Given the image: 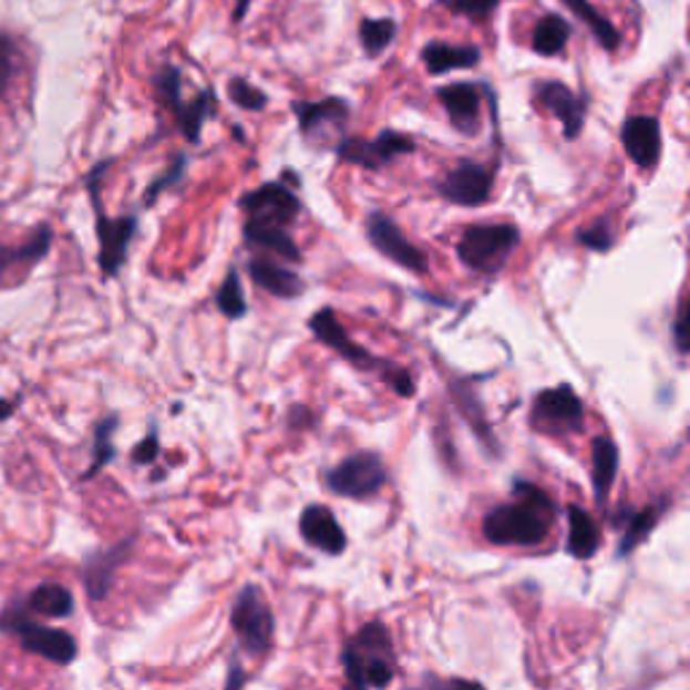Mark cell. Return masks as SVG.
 Returning <instances> with one entry per match:
<instances>
[{
    "label": "cell",
    "mask_w": 690,
    "mask_h": 690,
    "mask_svg": "<svg viewBox=\"0 0 690 690\" xmlns=\"http://www.w3.org/2000/svg\"><path fill=\"white\" fill-rule=\"evenodd\" d=\"M105 171H109V163L92 167L90 176H86V192H90L92 208H95L97 240H101V257H97V262H101L103 278H114V276H120L124 262H127V248H130V240L135 238L138 219H135V216H120V219H111V216L103 214L101 178Z\"/></svg>",
    "instance_id": "5"
},
{
    "label": "cell",
    "mask_w": 690,
    "mask_h": 690,
    "mask_svg": "<svg viewBox=\"0 0 690 690\" xmlns=\"http://www.w3.org/2000/svg\"><path fill=\"white\" fill-rule=\"evenodd\" d=\"M367 238H370V244L375 246L383 257L391 259L394 265H400L402 270L415 272V276H424L426 272L429 267L426 254L421 251L419 246L410 244L405 233L397 227V222L389 219L381 210H372V214L367 216Z\"/></svg>",
    "instance_id": "10"
},
{
    "label": "cell",
    "mask_w": 690,
    "mask_h": 690,
    "mask_svg": "<svg viewBox=\"0 0 690 690\" xmlns=\"http://www.w3.org/2000/svg\"><path fill=\"white\" fill-rule=\"evenodd\" d=\"M229 626H233L240 650L248 652V656H265L272 648L276 618H272V609L267 605L262 588L248 583L238 590L233 609H229Z\"/></svg>",
    "instance_id": "6"
},
{
    "label": "cell",
    "mask_w": 690,
    "mask_h": 690,
    "mask_svg": "<svg viewBox=\"0 0 690 690\" xmlns=\"http://www.w3.org/2000/svg\"><path fill=\"white\" fill-rule=\"evenodd\" d=\"M521 233L513 224H475L459 238V259L475 272H500L518 246Z\"/></svg>",
    "instance_id": "7"
},
{
    "label": "cell",
    "mask_w": 690,
    "mask_h": 690,
    "mask_svg": "<svg viewBox=\"0 0 690 690\" xmlns=\"http://www.w3.org/2000/svg\"><path fill=\"white\" fill-rule=\"evenodd\" d=\"M440 103L447 111V120L453 122V127L462 135H475L477 124H481V103L483 92L475 84H447L443 90H437Z\"/></svg>",
    "instance_id": "18"
},
{
    "label": "cell",
    "mask_w": 690,
    "mask_h": 690,
    "mask_svg": "<svg viewBox=\"0 0 690 690\" xmlns=\"http://www.w3.org/2000/svg\"><path fill=\"white\" fill-rule=\"evenodd\" d=\"M157 456H159V434H157V429H152V432H148L138 445H135L133 462L135 464H152Z\"/></svg>",
    "instance_id": "41"
},
{
    "label": "cell",
    "mask_w": 690,
    "mask_h": 690,
    "mask_svg": "<svg viewBox=\"0 0 690 690\" xmlns=\"http://www.w3.org/2000/svg\"><path fill=\"white\" fill-rule=\"evenodd\" d=\"M451 394H453V400H456L459 410H462V413H464V419L470 421V426L475 429L477 434H481L483 443L494 445V437H491L488 421H486V415H483V408H481V402H477L475 391H472L467 383L451 381Z\"/></svg>",
    "instance_id": "31"
},
{
    "label": "cell",
    "mask_w": 690,
    "mask_h": 690,
    "mask_svg": "<svg viewBox=\"0 0 690 690\" xmlns=\"http://www.w3.org/2000/svg\"><path fill=\"white\" fill-rule=\"evenodd\" d=\"M577 240H580V244L586 248H590V251L601 254V251H609V248H612L615 235H612V229H609V224L599 222V224H594V227L577 233Z\"/></svg>",
    "instance_id": "39"
},
{
    "label": "cell",
    "mask_w": 690,
    "mask_h": 690,
    "mask_svg": "<svg viewBox=\"0 0 690 690\" xmlns=\"http://www.w3.org/2000/svg\"><path fill=\"white\" fill-rule=\"evenodd\" d=\"M620 141H624L626 154L639 167H656L661 157V124L656 116H631L620 127Z\"/></svg>",
    "instance_id": "19"
},
{
    "label": "cell",
    "mask_w": 690,
    "mask_h": 690,
    "mask_svg": "<svg viewBox=\"0 0 690 690\" xmlns=\"http://www.w3.org/2000/svg\"><path fill=\"white\" fill-rule=\"evenodd\" d=\"M500 3L502 0H451V9H453V14H462V17H470V20L483 22L494 14Z\"/></svg>",
    "instance_id": "40"
},
{
    "label": "cell",
    "mask_w": 690,
    "mask_h": 690,
    "mask_svg": "<svg viewBox=\"0 0 690 690\" xmlns=\"http://www.w3.org/2000/svg\"><path fill=\"white\" fill-rule=\"evenodd\" d=\"M248 6H251V0H238V3H235V11H233V20L235 22H244Z\"/></svg>",
    "instance_id": "45"
},
{
    "label": "cell",
    "mask_w": 690,
    "mask_h": 690,
    "mask_svg": "<svg viewBox=\"0 0 690 690\" xmlns=\"http://www.w3.org/2000/svg\"><path fill=\"white\" fill-rule=\"evenodd\" d=\"M310 329H313L316 340L325 343L327 348H332L340 359H346L348 364L357 367L362 372H381L383 381L389 383L391 389L397 391L400 397H413L415 394V381L408 370L402 367L387 362V359L375 357L372 351H367L364 346H359L351 334L346 332L343 325L338 321L332 308H321L316 310L313 319H310Z\"/></svg>",
    "instance_id": "3"
},
{
    "label": "cell",
    "mask_w": 690,
    "mask_h": 690,
    "mask_svg": "<svg viewBox=\"0 0 690 690\" xmlns=\"http://www.w3.org/2000/svg\"><path fill=\"white\" fill-rule=\"evenodd\" d=\"M663 509H667V502H658V505L642 507L629 515V521H626V528H624V537H620V545H618V558L631 556V553L650 537L652 528H656L658 521H661Z\"/></svg>",
    "instance_id": "26"
},
{
    "label": "cell",
    "mask_w": 690,
    "mask_h": 690,
    "mask_svg": "<svg viewBox=\"0 0 690 690\" xmlns=\"http://www.w3.org/2000/svg\"><path fill=\"white\" fill-rule=\"evenodd\" d=\"M620 467V453L618 445L607 437V434H599L590 445V472H594V494L599 505H605L609 491L615 486V477H618Z\"/></svg>",
    "instance_id": "21"
},
{
    "label": "cell",
    "mask_w": 690,
    "mask_h": 690,
    "mask_svg": "<svg viewBox=\"0 0 690 690\" xmlns=\"http://www.w3.org/2000/svg\"><path fill=\"white\" fill-rule=\"evenodd\" d=\"M244 235H246L248 244H254V246H259V248H267V251L281 254V257L289 259V262H300V259H302V254L297 251V244H295V238H291V235H289V229L267 227V224L246 222Z\"/></svg>",
    "instance_id": "27"
},
{
    "label": "cell",
    "mask_w": 690,
    "mask_h": 690,
    "mask_svg": "<svg viewBox=\"0 0 690 690\" xmlns=\"http://www.w3.org/2000/svg\"><path fill=\"white\" fill-rule=\"evenodd\" d=\"M405 690H486V686L475 680H464V677H440L426 671V674H421V680L415 686Z\"/></svg>",
    "instance_id": "37"
},
{
    "label": "cell",
    "mask_w": 690,
    "mask_h": 690,
    "mask_svg": "<svg viewBox=\"0 0 690 690\" xmlns=\"http://www.w3.org/2000/svg\"><path fill=\"white\" fill-rule=\"evenodd\" d=\"M586 421V408L583 400L575 394V389L562 383L539 391L532 402V424L548 434H571L580 432Z\"/></svg>",
    "instance_id": "9"
},
{
    "label": "cell",
    "mask_w": 690,
    "mask_h": 690,
    "mask_svg": "<svg viewBox=\"0 0 690 690\" xmlns=\"http://www.w3.org/2000/svg\"><path fill=\"white\" fill-rule=\"evenodd\" d=\"M569 33H571V28L567 20H562L558 14L543 17V20L537 22V28H534L532 49L537 54H543V58H553V54H558L564 47H567Z\"/></svg>",
    "instance_id": "28"
},
{
    "label": "cell",
    "mask_w": 690,
    "mask_h": 690,
    "mask_svg": "<svg viewBox=\"0 0 690 690\" xmlns=\"http://www.w3.org/2000/svg\"><path fill=\"white\" fill-rule=\"evenodd\" d=\"M686 321H688V313L686 308H680V313H677V321H674V346L680 353H688V332H686Z\"/></svg>",
    "instance_id": "43"
},
{
    "label": "cell",
    "mask_w": 690,
    "mask_h": 690,
    "mask_svg": "<svg viewBox=\"0 0 690 690\" xmlns=\"http://www.w3.org/2000/svg\"><path fill=\"white\" fill-rule=\"evenodd\" d=\"M340 661L351 686L348 690H387L397 677V650L389 626L381 620L364 624L346 639Z\"/></svg>",
    "instance_id": "2"
},
{
    "label": "cell",
    "mask_w": 690,
    "mask_h": 690,
    "mask_svg": "<svg viewBox=\"0 0 690 690\" xmlns=\"http://www.w3.org/2000/svg\"><path fill=\"white\" fill-rule=\"evenodd\" d=\"M334 152H338V157L343 159V163L378 171V167L394 163V159L402 157V154H413L415 143L413 138H408V135L394 133V130H383L375 141H362V138L340 141Z\"/></svg>",
    "instance_id": "12"
},
{
    "label": "cell",
    "mask_w": 690,
    "mask_h": 690,
    "mask_svg": "<svg viewBox=\"0 0 690 690\" xmlns=\"http://www.w3.org/2000/svg\"><path fill=\"white\" fill-rule=\"evenodd\" d=\"M246 686V669L240 667L238 656L229 658V667H227V686L224 690H244Z\"/></svg>",
    "instance_id": "42"
},
{
    "label": "cell",
    "mask_w": 690,
    "mask_h": 690,
    "mask_svg": "<svg viewBox=\"0 0 690 690\" xmlns=\"http://www.w3.org/2000/svg\"><path fill=\"white\" fill-rule=\"evenodd\" d=\"M227 92H229V101H233L235 105H240V109L246 111H262L267 105V95L262 90H257L254 84H248L246 79H229L227 84Z\"/></svg>",
    "instance_id": "36"
},
{
    "label": "cell",
    "mask_w": 690,
    "mask_h": 690,
    "mask_svg": "<svg viewBox=\"0 0 690 690\" xmlns=\"http://www.w3.org/2000/svg\"><path fill=\"white\" fill-rule=\"evenodd\" d=\"M426 71L432 76H443L447 71H464L481 62V49L477 47H453V43L432 41L426 43L424 52H421Z\"/></svg>",
    "instance_id": "23"
},
{
    "label": "cell",
    "mask_w": 690,
    "mask_h": 690,
    "mask_svg": "<svg viewBox=\"0 0 690 690\" xmlns=\"http://www.w3.org/2000/svg\"><path fill=\"white\" fill-rule=\"evenodd\" d=\"M248 276H251L254 284L270 291L272 297H284V300H295L305 289L302 278L295 270H286L284 265L270 262V259H251L248 262Z\"/></svg>",
    "instance_id": "22"
},
{
    "label": "cell",
    "mask_w": 690,
    "mask_h": 690,
    "mask_svg": "<svg viewBox=\"0 0 690 690\" xmlns=\"http://www.w3.org/2000/svg\"><path fill=\"white\" fill-rule=\"evenodd\" d=\"M491 186H494V171L486 165H477L472 159H462L451 173L437 184L440 195L453 205L462 208H475L483 205L491 197Z\"/></svg>",
    "instance_id": "13"
},
{
    "label": "cell",
    "mask_w": 690,
    "mask_h": 690,
    "mask_svg": "<svg viewBox=\"0 0 690 690\" xmlns=\"http://www.w3.org/2000/svg\"><path fill=\"white\" fill-rule=\"evenodd\" d=\"M325 483L332 494L346 496V500H370L381 494L389 483V470L378 453L359 451L329 470Z\"/></svg>",
    "instance_id": "8"
},
{
    "label": "cell",
    "mask_w": 690,
    "mask_h": 690,
    "mask_svg": "<svg viewBox=\"0 0 690 690\" xmlns=\"http://www.w3.org/2000/svg\"><path fill=\"white\" fill-rule=\"evenodd\" d=\"M116 426H120V419H116V415H109V419H103L101 424H97L95 445H92V464H90V470H86L82 475V481H92V477H95L97 472L105 467V464L114 462V456H116V445H114Z\"/></svg>",
    "instance_id": "30"
},
{
    "label": "cell",
    "mask_w": 690,
    "mask_h": 690,
    "mask_svg": "<svg viewBox=\"0 0 690 690\" xmlns=\"http://www.w3.org/2000/svg\"><path fill=\"white\" fill-rule=\"evenodd\" d=\"M567 553L575 558H594L596 550L601 545V534H599V524L586 513L583 507L569 505L567 507Z\"/></svg>",
    "instance_id": "24"
},
{
    "label": "cell",
    "mask_w": 690,
    "mask_h": 690,
    "mask_svg": "<svg viewBox=\"0 0 690 690\" xmlns=\"http://www.w3.org/2000/svg\"><path fill=\"white\" fill-rule=\"evenodd\" d=\"M184 171H186V157L184 154H178L176 157V163H173L171 167H167V173L165 176H159L157 182H154L152 186H148L146 189V195H143V205H152L154 200H157L159 195H163L165 189H171L173 184H178L182 182V176H184Z\"/></svg>",
    "instance_id": "38"
},
{
    "label": "cell",
    "mask_w": 690,
    "mask_h": 690,
    "mask_svg": "<svg viewBox=\"0 0 690 690\" xmlns=\"http://www.w3.org/2000/svg\"><path fill=\"white\" fill-rule=\"evenodd\" d=\"M20 68V49L9 33H0V97L9 92Z\"/></svg>",
    "instance_id": "35"
},
{
    "label": "cell",
    "mask_w": 690,
    "mask_h": 690,
    "mask_svg": "<svg viewBox=\"0 0 690 690\" xmlns=\"http://www.w3.org/2000/svg\"><path fill=\"white\" fill-rule=\"evenodd\" d=\"M216 305H219V310L227 316V319H244L246 316L248 302L244 295V286H240L238 270L227 272V278H224L219 291H216Z\"/></svg>",
    "instance_id": "34"
},
{
    "label": "cell",
    "mask_w": 690,
    "mask_h": 690,
    "mask_svg": "<svg viewBox=\"0 0 690 690\" xmlns=\"http://www.w3.org/2000/svg\"><path fill=\"white\" fill-rule=\"evenodd\" d=\"M135 548V539L127 537L120 545H111L105 550H95L84 562V588L92 601H103L111 594L116 580V571L127 562L130 553Z\"/></svg>",
    "instance_id": "14"
},
{
    "label": "cell",
    "mask_w": 690,
    "mask_h": 690,
    "mask_svg": "<svg viewBox=\"0 0 690 690\" xmlns=\"http://www.w3.org/2000/svg\"><path fill=\"white\" fill-rule=\"evenodd\" d=\"M240 208L248 214V222L281 229L289 227L300 216V200H297V195L278 182H270L259 186V189L248 192V195L240 197Z\"/></svg>",
    "instance_id": "11"
},
{
    "label": "cell",
    "mask_w": 690,
    "mask_h": 690,
    "mask_svg": "<svg viewBox=\"0 0 690 690\" xmlns=\"http://www.w3.org/2000/svg\"><path fill=\"white\" fill-rule=\"evenodd\" d=\"M537 103L545 105L564 127V138L575 141L586 124V97H577L567 84L543 82L537 86Z\"/></svg>",
    "instance_id": "16"
},
{
    "label": "cell",
    "mask_w": 690,
    "mask_h": 690,
    "mask_svg": "<svg viewBox=\"0 0 690 690\" xmlns=\"http://www.w3.org/2000/svg\"><path fill=\"white\" fill-rule=\"evenodd\" d=\"M394 35L397 22L389 20V17H383V20H364L359 24V41H362L364 52L370 54V58H378V54L394 41Z\"/></svg>",
    "instance_id": "33"
},
{
    "label": "cell",
    "mask_w": 690,
    "mask_h": 690,
    "mask_svg": "<svg viewBox=\"0 0 690 690\" xmlns=\"http://www.w3.org/2000/svg\"><path fill=\"white\" fill-rule=\"evenodd\" d=\"M513 496V502L488 509L483 518V537L500 548H537L556 524V502L526 481L515 483Z\"/></svg>",
    "instance_id": "1"
},
{
    "label": "cell",
    "mask_w": 690,
    "mask_h": 690,
    "mask_svg": "<svg viewBox=\"0 0 690 690\" xmlns=\"http://www.w3.org/2000/svg\"><path fill=\"white\" fill-rule=\"evenodd\" d=\"M0 631L14 634L20 639V645L33 656L47 658L54 667H71L76 661L79 648L76 639L62 629H49L41 626L39 620H33V615L22 607V601H11L0 612Z\"/></svg>",
    "instance_id": "4"
},
{
    "label": "cell",
    "mask_w": 690,
    "mask_h": 690,
    "mask_svg": "<svg viewBox=\"0 0 690 690\" xmlns=\"http://www.w3.org/2000/svg\"><path fill=\"white\" fill-rule=\"evenodd\" d=\"M300 534L310 548L327 553V556H340L348 548L346 528L334 518V513L325 505H310L300 515Z\"/></svg>",
    "instance_id": "15"
},
{
    "label": "cell",
    "mask_w": 690,
    "mask_h": 690,
    "mask_svg": "<svg viewBox=\"0 0 690 690\" xmlns=\"http://www.w3.org/2000/svg\"><path fill=\"white\" fill-rule=\"evenodd\" d=\"M30 615H43V618H71L73 615V594L58 583H43L28 596L22 605Z\"/></svg>",
    "instance_id": "25"
},
{
    "label": "cell",
    "mask_w": 690,
    "mask_h": 690,
    "mask_svg": "<svg viewBox=\"0 0 690 690\" xmlns=\"http://www.w3.org/2000/svg\"><path fill=\"white\" fill-rule=\"evenodd\" d=\"M300 120V133L305 138L319 141L321 135H340L348 122V105L340 97H325L319 103H295L291 105Z\"/></svg>",
    "instance_id": "17"
},
{
    "label": "cell",
    "mask_w": 690,
    "mask_h": 690,
    "mask_svg": "<svg viewBox=\"0 0 690 690\" xmlns=\"http://www.w3.org/2000/svg\"><path fill=\"white\" fill-rule=\"evenodd\" d=\"M49 248H52V229L47 224L20 246H0V281L11 270H30L39 265L41 259H47Z\"/></svg>",
    "instance_id": "20"
},
{
    "label": "cell",
    "mask_w": 690,
    "mask_h": 690,
    "mask_svg": "<svg viewBox=\"0 0 690 690\" xmlns=\"http://www.w3.org/2000/svg\"><path fill=\"white\" fill-rule=\"evenodd\" d=\"M567 3L569 11H575L577 20H583L588 24V30L594 33V39L601 43V47L607 49V52H615V49L620 47V33L618 28H615L612 22L607 20V17H601L599 11L594 9V6L588 3V0H564Z\"/></svg>",
    "instance_id": "29"
},
{
    "label": "cell",
    "mask_w": 690,
    "mask_h": 690,
    "mask_svg": "<svg viewBox=\"0 0 690 690\" xmlns=\"http://www.w3.org/2000/svg\"><path fill=\"white\" fill-rule=\"evenodd\" d=\"M210 111H214V95H210V92H203L200 97H195L192 103H186L184 114L176 120L178 127H182V133L186 135V141L200 143L203 124L210 116Z\"/></svg>",
    "instance_id": "32"
},
{
    "label": "cell",
    "mask_w": 690,
    "mask_h": 690,
    "mask_svg": "<svg viewBox=\"0 0 690 690\" xmlns=\"http://www.w3.org/2000/svg\"><path fill=\"white\" fill-rule=\"evenodd\" d=\"M17 405H20V400H0V421L9 419V415L17 410Z\"/></svg>",
    "instance_id": "44"
}]
</instances>
